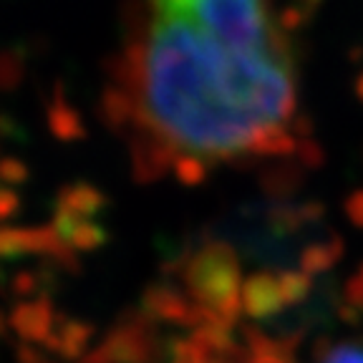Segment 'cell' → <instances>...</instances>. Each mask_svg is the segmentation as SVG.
Returning a JSON list of instances; mask_svg holds the SVG:
<instances>
[{
  "label": "cell",
  "instance_id": "obj_1",
  "mask_svg": "<svg viewBox=\"0 0 363 363\" xmlns=\"http://www.w3.org/2000/svg\"><path fill=\"white\" fill-rule=\"evenodd\" d=\"M124 104L162 162L280 154L298 121V63L272 0H136Z\"/></svg>",
  "mask_w": 363,
  "mask_h": 363
},
{
  "label": "cell",
  "instance_id": "obj_2",
  "mask_svg": "<svg viewBox=\"0 0 363 363\" xmlns=\"http://www.w3.org/2000/svg\"><path fill=\"white\" fill-rule=\"evenodd\" d=\"M325 363H363V343H346L335 348Z\"/></svg>",
  "mask_w": 363,
  "mask_h": 363
}]
</instances>
